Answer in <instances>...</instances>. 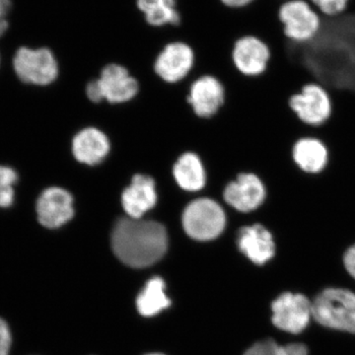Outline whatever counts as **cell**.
Segmentation results:
<instances>
[{"instance_id": "obj_8", "label": "cell", "mask_w": 355, "mask_h": 355, "mask_svg": "<svg viewBox=\"0 0 355 355\" xmlns=\"http://www.w3.org/2000/svg\"><path fill=\"white\" fill-rule=\"evenodd\" d=\"M74 214L73 197L65 189L50 187L37 198V219L44 227L60 228L73 218Z\"/></svg>"}, {"instance_id": "obj_7", "label": "cell", "mask_w": 355, "mask_h": 355, "mask_svg": "<svg viewBox=\"0 0 355 355\" xmlns=\"http://www.w3.org/2000/svg\"><path fill=\"white\" fill-rule=\"evenodd\" d=\"M289 107L299 120L310 127L324 125L331 114L330 95L318 83L307 84L299 94L292 96Z\"/></svg>"}, {"instance_id": "obj_16", "label": "cell", "mask_w": 355, "mask_h": 355, "mask_svg": "<svg viewBox=\"0 0 355 355\" xmlns=\"http://www.w3.org/2000/svg\"><path fill=\"white\" fill-rule=\"evenodd\" d=\"M188 101L198 116L209 118L214 116L223 104V87L214 77H202L191 86Z\"/></svg>"}, {"instance_id": "obj_3", "label": "cell", "mask_w": 355, "mask_h": 355, "mask_svg": "<svg viewBox=\"0 0 355 355\" xmlns=\"http://www.w3.org/2000/svg\"><path fill=\"white\" fill-rule=\"evenodd\" d=\"M12 65L18 78L29 85L48 86L58 78L57 58L48 48L22 46L14 55Z\"/></svg>"}, {"instance_id": "obj_5", "label": "cell", "mask_w": 355, "mask_h": 355, "mask_svg": "<svg viewBox=\"0 0 355 355\" xmlns=\"http://www.w3.org/2000/svg\"><path fill=\"white\" fill-rule=\"evenodd\" d=\"M279 18L286 38L294 43L310 42L321 29V17L305 0H286L280 6Z\"/></svg>"}, {"instance_id": "obj_10", "label": "cell", "mask_w": 355, "mask_h": 355, "mask_svg": "<svg viewBox=\"0 0 355 355\" xmlns=\"http://www.w3.org/2000/svg\"><path fill=\"white\" fill-rule=\"evenodd\" d=\"M237 246L243 254L258 266L272 260L277 252L275 235L259 222L240 228L237 233Z\"/></svg>"}, {"instance_id": "obj_6", "label": "cell", "mask_w": 355, "mask_h": 355, "mask_svg": "<svg viewBox=\"0 0 355 355\" xmlns=\"http://www.w3.org/2000/svg\"><path fill=\"white\" fill-rule=\"evenodd\" d=\"M272 323L279 330L300 334L312 316V302L302 294L286 292L273 301Z\"/></svg>"}, {"instance_id": "obj_26", "label": "cell", "mask_w": 355, "mask_h": 355, "mask_svg": "<svg viewBox=\"0 0 355 355\" xmlns=\"http://www.w3.org/2000/svg\"><path fill=\"white\" fill-rule=\"evenodd\" d=\"M343 263L349 275L355 279V244L345 250L343 254Z\"/></svg>"}, {"instance_id": "obj_14", "label": "cell", "mask_w": 355, "mask_h": 355, "mask_svg": "<svg viewBox=\"0 0 355 355\" xmlns=\"http://www.w3.org/2000/svg\"><path fill=\"white\" fill-rule=\"evenodd\" d=\"M193 62V53L188 44H168L159 55L155 62V71L167 83H177L189 73Z\"/></svg>"}, {"instance_id": "obj_27", "label": "cell", "mask_w": 355, "mask_h": 355, "mask_svg": "<svg viewBox=\"0 0 355 355\" xmlns=\"http://www.w3.org/2000/svg\"><path fill=\"white\" fill-rule=\"evenodd\" d=\"M225 6L232 8H244L253 4L256 0H221Z\"/></svg>"}, {"instance_id": "obj_19", "label": "cell", "mask_w": 355, "mask_h": 355, "mask_svg": "<svg viewBox=\"0 0 355 355\" xmlns=\"http://www.w3.org/2000/svg\"><path fill=\"white\" fill-rule=\"evenodd\" d=\"M178 184L184 191H198L205 184V172L202 161L193 153H184L173 169Z\"/></svg>"}, {"instance_id": "obj_4", "label": "cell", "mask_w": 355, "mask_h": 355, "mask_svg": "<svg viewBox=\"0 0 355 355\" xmlns=\"http://www.w3.org/2000/svg\"><path fill=\"white\" fill-rule=\"evenodd\" d=\"M225 214L218 203L210 198H198L191 202L183 214L187 234L198 241L216 239L224 230Z\"/></svg>"}, {"instance_id": "obj_23", "label": "cell", "mask_w": 355, "mask_h": 355, "mask_svg": "<svg viewBox=\"0 0 355 355\" xmlns=\"http://www.w3.org/2000/svg\"><path fill=\"white\" fill-rule=\"evenodd\" d=\"M349 0H308L311 6L321 15L336 17L345 12Z\"/></svg>"}, {"instance_id": "obj_20", "label": "cell", "mask_w": 355, "mask_h": 355, "mask_svg": "<svg viewBox=\"0 0 355 355\" xmlns=\"http://www.w3.org/2000/svg\"><path fill=\"white\" fill-rule=\"evenodd\" d=\"M175 3V0H137L139 10L146 15L148 24L153 26L179 24L180 15Z\"/></svg>"}, {"instance_id": "obj_28", "label": "cell", "mask_w": 355, "mask_h": 355, "mask_svg": "<svg viewBox=\"0 0 355 355\" xmlns=\"http://www.w3.org/2000/svg\"><path fill=\"white\" fill-rule=\"evenodd\" d=\"M147 355H164V354H150Z\"/></svg>"}, {"instance_id": "obj_17", "label": "cell", "mask_w": 355, "mask_h": 355, "mask_svg": "<svg viewBox=\"0 0 355 355\" xmlns=\"http://www.w3.org/2000/svg\"><path fill=\"white\" fill-rule=\"evenodd\" d=\"M292 158L301 171L316 175L323 172L328 164L329 153L321 140L303 137L294 144Z\"/></svg>"}, {"instance_id": "obj_22", "label": "cell", "mask_w": 355, "mask_h": 355, "mask_svg": "<svg viewBox=\"0 0 355 355\" xmlns=\"http://www.w3.org/2000/svg\"><path fill=\"white\" fill-rule=\"evenodd\" d=\"M19 176L10 166L0 165V209H9L15 202L16 184Z\"/></svg>"}, {"instance_id": "obj_25", "label": "cell", "mask_w": 355, "mask_h": 355, "mask_svg": "<svg viewBox=\"0 0 355 355\" xmlns=\"http://www.w3.org/2000/svg\"><path fill=\"white\" fill-rule=\"evenodd\" d=\"M12 9L11 0H0V38L6 35L9 28V22L7 20L9 13Z\"/></svg>"}, {"instance_id": "obj_1", "label": "cell", "mask_w": 355, "mask_h": 355, "mask_svg": "<svg viewBox=\"0 0 355 355\" xmlns=\"http://www.w3.org/2000/svg\"><path fill=\"white\" fill-rule=\"evenodd\" d=\"M167 247V232L158 222L125 217L114 224L112 248L114 254L128 266H153L163 258Z\"/></svg>"}, {"instance_id": "obj_9", "label": "cell", "mask_w": 355, "mask_h": 355, "mask_svg": "<svg viewBox=\"0 0 355 355\" xmlns=\"http://www.w3.org/2000/svg\"><path fill=\"white\" fill-rule=\"evenodd\" d=\"M268 196L266 184L254 173L244 172L238 175L224 191V200L229 205L242 212L251 214L263 207Z\"/></svg>"}, {"instance_id": "obj_13", "label": "cell", "mask_w": 355, "mask_h": 355, "mask_svg": "<svg viewBox=\"0 0 355 355\" xmlns=\"http://www.w3.org/2000/svg\"><path fill=\"white\" fill-rule=\"evenodd\" d=\"M157 202L155 182L146 175H135L132 184L123 191L121 203L128 217L140 219L146 212L153 209Z\"/></svg>"}, {"instance_id": "obj_12", "label": "cell", "mask_w": 355, "mask_h": 355, "mask_svg": "<svg viewBox=\"0 0 355 355\" xmlns=\"http://www.w3.org/2000/svg\"><path fill=\"white\" fill-rule=\"evenodd\" d=\"M102 99L110 103H123L132 99L139 91V84L130 76L125 67L110 64L102 70L101 76L96 79Z\"/></svg>"}, {"instance_id": "obj_21", "label": "cell", "mask_w": 355, "mask_h": 355, "mask_svg": "<svg viewBox=\"0 0 355 355\" xmlns=\"http://www.w3.org/2000/svg\"><path fill=\"white\" fill-rule=\"evenodd\" d=\"M244 355H308L307 347L302 343L279 345L272 340L254 343Z\"/></svg>"}, {"instance_id": "obj_18", "label": "cell", "mask_w": 355, "mask_h": 355, "mask_svg": "<svg viewBox=\"0 0 355 355\" xmlns=\"http://www.w3.org/2000/svg\"><path fill=\"white\" fill-rule=\"evenodd\" d=\"M165 288V282L161 277H153L146 282L137 298V307L140 315L144 317L156 316L171 305V300L166 294Z\"/></svg>"}, {"instance_id": "obj_24", "label": "cell", "mask_w": 355, "mask_h": 355, "mask_svg": "<svg viewBox=\"0 0 355 355\" xmlns=\"http://www.w3.org/2000/svg\"><path fill=\"white\" fill-rule=\"evenodd\" d=\"M12 336L8 324L4 320L0 319V355H8L10 350Z\"/></svg>"}, {"instance_id": "obj_2", "label": "cell", "mask_w": 355, "mask_h": 355, "mask_svg": "<svg viewBox=\"0 0 355 355\" xmlns=\"http://www.w3.org/2000/svg\"><path fill=\"white\" fill-rule=\"evenodd\" d=\"M312 316L326 328L355 334V294L347 289H324L312 302Z\"/></svg>"}, {"instance_id": "obj_15", "label": "cell", "mask_w": 355, "mask_h": 355, "mask_svg": "<svg viewBox=\"0 0 355 355\" xmlns=\"http://www.w3.org/2000/svg\"><path fill=\"white\" fill-rule=\"evenodd\" d=\"M110 151L108 137L94 128H84L72 141V153L78 162L95 166L100 164Z\"/></svg>"}, {"instance_id": "obj_11", "label": "cell", "mask_w": 355, "mask_h": 355, "mask_svg": "<svg viewBox=\"0 0 355 355\" xmlns=\"http://www.w3.org/2000/svg\"><path fill=\"white\" fill-rule=\"evenodd\" d=\"M268 44L254 36H243L235 43L233 60L244 76L258 77L265 73L270 60Z\"/></svg>"}]
</instances>
